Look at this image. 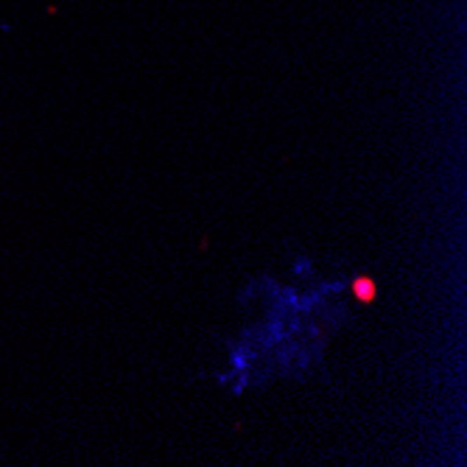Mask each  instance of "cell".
I'll return each mask as SVG.
<instances>
[{
  "instance_id": "6da1fadb",
  "label": "cell",
  "mask_w": 467,
  "mask_h": 467,
  "mask_svg": "<svg viewBox=\"0 0 467 467\" xmlns=\"http://www.w3.org/2000/svg\"><path fill=\"white\" fill-rule=\"evenodd\" d=\"M353 294H355L361 303H372V300L378 297V286H375V280H369V277H358V280H353Z\"/></svg>"
}]
</instances>
